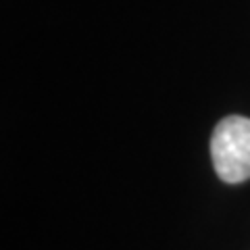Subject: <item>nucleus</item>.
I'll return each instance as SVG.
<instances>
[{"label": "nucleus", "mask_w": 250, "mask_h": 250, "mask_svg": "<svg viewBox=\"0 0 250 250\" xmlns=\"http://www.w3.org/2000/svg\"><path fill=\"white\" fill-rule=\"evenodd\" d=\"M210 156L225 184L250 179V119L231 115L217 123L210 138Z\"/></svg>", "instance_id": "nucleus-1"}]
</instances>
